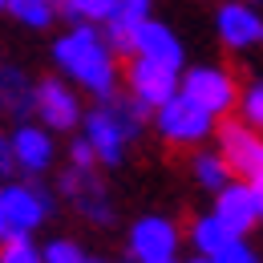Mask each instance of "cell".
<instances>
[{"mask_svg": "<svg viewBox=\"0 0 263 263\" xmlns=\"http://www.w3.org/2000/svg\"><path fill=\"white\" fill-rule=\"evenodd\" d=\"M122 4H126V0H53V8H57L65 21H73V25H77V21H101V25H105Z\"/></svg>", "mask_w": 263, "mask_h": 263, "instance_id": "cell-18", "label": "cell"}, {"mask_svg": "<svg viewBox=\"0 0 263 263\" xmlns=\"http://www.w3.org/2000/svg\"><path fill=\"white\" fill-rule=\"evenodd\" d=\"M231 174H235V170L227 166V158H223V154H198V158H195V178H198V186H206V191H215V195L231 186Z\"/></svg>", "mask_w": 263, "mask_h": 263, "instance_id": "cell-19", "label": "cell"}, {"mask_svg": "<svg viewBox=\"0 0 263 263\" xmlns=\"http://www.w3.org/2000/svg\"><path fill=\"white\" fill-rule=\"evenodd\" d=\"M146 25V4L138 0H126L109 21H105V36H109V49L114 53H130L134 57V45H138V33Z\"/></svg>", "mask_w": 263, "mask_h": 263, "instance_id": "cell-15", "label": "cell"}, {"mask_svg": "<svg viewBox=\"0 0 263 263\" xmlns=\"http://www.w3.org/2000/svg\"><path fill=\"white\" fill-rule=\"evenodd\" d=\"M219 146H223L227 166L235 174H243L247 182L263 174V138L251 134L247 122H243V126H239V122H227V126L219 130Z\"/></svg>", "mask_w": 263, "mask_h": 263, "instance_id": "cell-7", "label": "cell"}, {"mask_svg": "<svg viewBox=\"0 0 263 263\" xmlns=\"http://www.w3.org/2000/svg\"><path fill=\"white\" fill-rule=\"evenodd\" d=\"M8 146H12L16 170H25V174H45L49 162H53V138L45 134V126L21 122V126L12 130V138H8Z\"/></svg>", "mask_w": 263, "mask_h": 263, "instance_id": "cell-11", "label": "cell"}, {"mask_svg": "<svg viewBox=\"0 0 263 263\" xmlns=\"http://www.w3.org/2000/svg\"><path fill=\"white\" fill-rule=\"evenodd\" d=\"M57 186H61V195H65V198H73V206H77L81 219H89V223H109V219H114L109 195H105V186H101V178L93 174V170H85V166H69Z\"/></svg>", "mask_w": 263, "mask_h": 263, "instance_id": "cell-5", "label": "cell"}, {"mask_svg": "<svg viewBox=\"0 0 263 263\" xmlns=\"http://www.w3.org/2000/svg\"><path fill=\"white\" fill-rule=\"evenodd\" d=\"M235 239H239V235H235L219 215H202V219H195V227H191V243H195L198 255H206V259L223 255Z\"/></svg>", "mask_w": 263, "mask_h": 263, "instance_id": "cell-16", "label": "cell"}, {"mask_svg": "<svg viewBox=\"0 0 263 263\" xmlns=\"http://www.w3.org/2000/svg\"><path fill=\"white\" fill-rule=\"evenodd\" d=\"M0 85H4V109L12 118H29L36 114V85H29V77L16 65H8L0 73Z\"/></svg>", "mask_w": 263, "mask_h": 263, "instance_id": "cell-17", "label": "cell"}, {"mask_svg": "<svg viewBox=\"0 0 263 263\" xmlns=\"http://www.w3.org/2000/svg\"><path fill=\"white\" fill-rule=\"evenodd\" d=\"M191 263H215V259H206V255H195V259H191Z\"/></svg>", "mask_w": 263, "mask_h": 263, "instance_id": "cell-27", "label": "cell"}, {"mask_svg": "<svg viewBox=\"0 0 263 263\" xmlns=\"http://www.w3.org/2000/svg\"><path fill=\"white\" fill-rule=\"evenodd\" d=\"M21 25H29V29H45L53 16H57V8H53V0H0Z\"/></svg>", "mask_w": 263, "mask_h": 263, "instance_id": "cell-20", "label": "cell"}, {"mask_svg": "<svg viewBox=\"0 0 263 263\" xmlns=\"http://www.w3.org/2000/svg\"><path fill=\"white\" fill-rule=\"evenodd\" d=\"M53 61L65 69L69 77H77V85H85L93 98H109L114 85H118L114 49L101 41V33L93 25H73L65 36H57Z\"/></svg>", "mask_w": 263, "mask_h": 263, "instance_id": "cell-1", "label": "cell"}, {"mask_svg": "<svg viewBox=\"0 0 263 263\" xmlns=\"http://www.w3.org/2000/svg\"><path fill=\"white\" fill-rule=\"evenodd\" d=\"M182 93L195 98L198 105L211 109V114H227L231 105H235V85H231L227 73L215 69V65L186 69V77H182Z\"/></svg>", "mask_w": 263, "mask_h": 263, "instance_id": "cell-10", "label": "cell"}, {"mask_svg": "<svg viewBox=\"0 0 263 263\" xmlns=\"http://www.w3.org/2000/svg\"><path fill=\"white\" fill-rule=\"evenodd\" d=\"M138 4H150V0H138Z\"/></svg>", "mask_w": 263, "mask_h": 263, "instance_id": "cell-29", "label": "cell"}, {"mask_svg": "<svg viewBox=\"0 0 263 263\" xmlns=\"http://www.w3.org/2000/svg\"><path fill=\"white\" fill-rule=\"evenodd\" d=\"M251 195H255V206H259V219H263V174L251 178Z\"/></svg>", "mask_w": 263, "mask_h": 263, "instance_id": "cell-26", "label": "cell"}, {"mask_svg": "<svg viewBox=\"0 0 263 263\" xmlns=\"http://www.w3.org/2000/svg\"><path fill=\"white\" fill-rule=\"evenodd\" d=\"M215 263H259V255H255V251H251L243 239H235L223 255H215Z\"/></svg>", "mask_w": 263, "mask_h": 263, "instance_id": "cell-25", "label": "cell"}, {"mask_svg": "<svg viewBox=\"0 0 263 263\" xmlns=\"http://www.w3.org/2000/svg\"><path fill=\"white\" fill-rule=\"evenodd\" d=\"M49 215H53V195H49L45 186L8 182V186L0 191V235H4V243L29 239Z\"/></svg>", "mask_w": 263, "mask_h": 263, "instance_id": "cell-2", "label": "cell"}, {"mask_svg": "<svg viewBox=\"0 0 263 263\" xmlns=\"http://www.w3.org/2000/svg\"><path fill=\"white\" fill-rule=\"evenodd\" d=\"M36 118H41L45 130H73L81 122L77 93L69 89L65 81H57V77L36 81Z\"/></svg>", "mask_w": 263, "mask_h": 263, "instance_id": "cell-9", "label": "cell"}, {"mask_svg": "<svg viewBox=\"0 0 263 263\" xmlns=\"http://www.w3.org/2000/svg\"><path fill=\"white\" fill-rule=\"evenodd\" d=\"M45 263H85V255L73 239H53L45 243Z\"/></svg>", "mask_w": 263, "mask_h": 263, "instance_id": "cell-23", "label": "cell"}, {"mask_svg": "<svg viewBox=\"0 0 263 263\" xmlns=\"http://www.w3.org/2000/svg\"><path fill=\"white\" fill-rule=\"evenodd\" d=\"M239 109H243V122H247L251 130H259V134H263V85H259V81L243 89V98H239Z\"/></svg>", "mask_w": 263, "mask_h": 263, "instance_id": "cell-21", "label": "cell"}, {"mask_svg": "<svg viewBox=\"0 0 263 263\" xmlns=\"http://www.w3.org/2000/svg\"><path fill=\"white\" fill-rule=\"evenodd\" d=\"M154 126H158V134H162L166 142H174V146H195V142H202V138L211 134L215 114L202 109L195 98L178 93L174 101H166L162 109H154Z\"/></svg>", "mask_w": 263, "mask_h": 263, "instance_id": "cell-3", "label": "cell"}, {"mask_svg": "<svg viewBox=\"0 0 263 263\" xmlns=\"http://www.w3.org/2000/svg\"><path fill=\"white\" fill-rule=\"evenodd\" d=\"M126 81H130V93L150 109H162L166 101H174L178 89V69L158 65V61H146V57H134L126 69Z\"/></svg>", "mask_w": 263, "mask_h": 263, "instance_id": "cell-4", "label": "cell"}, {"mask_svg": "<svg viewBox=\"0 0 263 263\" xmlns=\"http://www.w3.org/2000/svg\"><path fill=\"white\" fill-rule=\"evenodd\" d=\"M174 247H178V231L170 219L162 215H146L138 219L130 231V255L138 263H162V259H174Z\"/></svg>", "mask_w": 263, "mask_h": 263, "instance_id": "cell-8", "label": "cell"}, {"mask_svg": "<svg viewBox=\"0 0 263 263\" xmlns=\"http://www.w3.org/2000/svg\"><path fill=\"white\" fill-rule=\"evenodd\" d=\"M0 263H45V251H36L29 239H12V243H4Z\"/></svg>", "mask_w": 263, "mask_h": 263, "instance_id": "cell-22", "label": "cell"}, {"mask_svg": "<svg viewBox=\"0 0 263 263\" xmlns=\"http://www.w3.org/2000/svg\"><path fill=\"white\" fill-rule=\"evenodd\" d=\"M162 263H170V259H162Z\"/></svg>", "mask_w": 263, "mask_h": 263, "instance_id": "cell-30", "label": "cell"}, {"mask_svg": "<svg viewBox=\"0 0 263 263\" xmlns=\"http://www.w3.org/2000/svg\"><path fill=\"white\" fill-rule=\"evenodd\" d=\"M215 215L243 239V231H251V227H255V219H259V206H255V195H251V182H231L227 191H219V198H215Z\"/></svg>", "mask_w": 263, "mask_h": 263, "instance_id": "cell-13", "label": "cell"}, {"mask_svg": "<svg viewBox=\"0 0 263 263\" xmlns=\"http://www.w3.org/2000/svg\"><path fill=\"white\" fill-rule=\"evenodd\" d=\"M69 158H73V166H85V170H93V162H98V150H93V142L81 134V138H73V146H69Z\"/></svg>", "mask_w": 263, "mask_h": 263, "instance_id": "cell-24", "label": "cell"}, {"mask_svg": "<svg viewBox=\"0 0 263 263\" xmlns=\"http://www.w3.org/2000/svg\"><path fill=\"white\" fill-rule=\"evenodd\" d=\"M134 57H146V61H158V65L182 69V45L178 36L170 33L158 21H146L142 33H138V45H134Z\"/></svg>", "mask_w": 263, "mask_h": 263, "instance_id": "cell-14", "label": "cell"}, {"mask_svg": "<svg viewBox=\"0 0 263 263\" xmlns=\"http://www.w3.org/2000/svg\"><path fill=\"white\" fill-rule=\"evenodd\" d=\"M85 138L93 142V150H98V162L101 166H122V158H126V146H130L134 138L130 130L118 122V114L101 101L98 109H89L85 114Z\"/></svg>", "mask_w": 263, "mask_h": 263, "instance_id": "cell-6", "label": "cell"}, {"mask_svg": "<svg viewBox=\"0 0 263 263\" xmlns=\"http://www.w3.org/2000/svg\"><path fill=\"white\" fill-rule=\"evenodd\" d=\"M219 36L231 49H251L263 45V16L251 4H223L219 8Z\"/></svg>", "mask_w": 263, "mask_h": 263, "instance_id": "cell-12", "label": "cell"}, {"mask_svg": "<svg viewBox=\"0 0 263 263\" xmlns=\"http://www.w3.org/2000/svg\"><path fill=\"white\" fill-rule=\"evenodd\" d=\"M85 263H101V259H85Z\"/></svg>", "mask_w": 263, "mask_h": 263, "instance_id": "cell-28", "label": "cell"}]
</instances>
